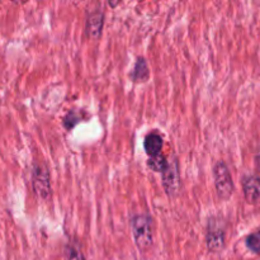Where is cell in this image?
<instances>
[{
  "label": "cell",
  "instance_id": "3",
  "mask_svg": "<svg viewBox=\"0 0 260 260\" xmlns=\"http://www.w3.org/2000/svg\"><path fill=\"white\" fill-rule=\"evenodd\" d=\"M213 180L218 197L221 200H229L235 190L230 169L225 161H217L213 167Z\"/></svg>",
  "mask_w": 260,
  "mask_h": 260
},
{
  "label": "cell",
  "instance_id": "13",
  "mask_svg": "<svg viewBox=\"0 0 260 260\" xmlns=\"http://www.w3.org/2000/svg\"><path fill=\"white\" fill-rule=\"evenodd\" d=\"M79 122H80V116H79L76 112L70 111L66 114L65 118H63V127H65L66 129H73Z\"/></svg>",
  "mask_w": 260,
  "mask_h": 260
},
{
  "label": "cell",
  "instance_id": "14",
  "mask_svg": "<svg viewBox=\"0 0 260 260\" xmlns=\"http://www.w3.org/2000/svg\"><path fill=\"white\" fill-rule=\"evenodd\" d=\"M255 167L256 169H258V172L260 173V152L255 155Z\"/></svg>",
  "mask_w": 260,
  "mask_h": 260
},
{
  "label": "cell",
  "instance_id": "12",
  "mask_svg": "<svg viewBox=\"0 0 260 260\" xmlns=\"http://www.w3.org/2000/svg\"><path fill=\"white\" fill-rule=\"evenodd\" d=\"M167 160L168 159L162 154L154 157H150V159L147 160V167L151 170H154V172L161 173L162 169L165 168V165H167Z\"/></svg>",
  "mask_w": 260,
  "mask_h": 260
},
{
  "label": "cell",
  "instance_id": "2",
  "mask_svg": "<svg viewBox=\"0 0 260 260\" xmlns=\"http://www.w3.org/2000/svg\"><path fill=\"white\" fill-rule=\"evenodd\" d=\"M161 183L168 197L175 198L179 196L182 183H180L179 162L177 156H172V159L167 160V165L161 172Z\"/></svg>",
  "mask_w": 260,
  "mask_h": 260
},
{
  "label": "cell",
  "instance_id": "1",
  "mask_svg": "<svg viewBox=\"0 0 260 260\" xmlns=\"http://www.w3.org/2000/svg\"><path fill=\"white\" fill-rule=\"evenodd\" d=\"M129 228L135 244L140 250H147L154 241V222L147 213H136L129 218Z\"/></svg>",
  "mask_w": 260,
  "mask_h": 260
},
{
  "label": "cell",
  "instance_id": "7",
  "mask_svg": "<svg viewBox=\"0 0 260 260\" xmlns=\"http://www.w3.org/2000/svg\"><path fill=\"white\" fill-rule=\"evenodd\" d=\"M243 192L246 202L254 203L260 200V177L255 174H250L244 177L243 179Z\"/></svg>",
  "mask_w": 260,
  "mask_h": 260
},
{
  "label": "cell",
  "instance_id": "9",
  "mask_svg": "<svg viewBox=\"0 0 260 260\" xmlns=\"http://www.w3.org/2000/svg\"><path fill=\"white\" fill-rule=\"evenodd\" d=\"M150 76V70L149 65H147V61L144 57H139L136 60L134 69H132L131 74H129V78L134 83H144L149 79Z\"/></svg>",
  "mask_w": 260,
  "mask_h": 260
},
{
  "label": "cell",
  "instance_id": "8",
  "mask_svg": "<svg viewBox=\"0 0 260 260\" xmlns=\"http://www.w3.org/2000/svg\"><path fill=\"white\" fill-rule=\"evenodd\" d=\"M162 146H164V141H162L161 135L157 132H150L146 135L144 140V149L150 157L161 155Z\"/></svg>",
  "mask_w": 260,
  "mask_h": 260
},
{
  "label": "cell",
  "instance_id": "10",
  "mask_svg": "<svg viewBox=\"0 0 260 260\" xmlns=\"http://www.w3.org/2000/svg\"><path fill=\"white\" fill-rule=\"evenodd\" d=\"M63 260H85L80 245L75 241H70L63 249Z\"/></svg>",
  "mask_w": 260,
  "mask_h": 260
},
{
  "label": "cell",
  "instance_id": "6",
  "mask_svg": "<svg viewBox=\"0 0 260 260\" xmlns=\"http://www.w3.org/2000/svg\"><path fill=\"white\" fill-rule=\"evenodd\" d=\"M104 27V13L102 9L90 12L86 17L85 32L90 40H99L102 37Z\"/></svg>",
  "mask_w": 260,
  "mask_h": 260
},
{
  "label": "cell",
  "instance_id": "5",
  "mask_svg": "<svg viewBox=\"0 0 260 260\" xmlns=\"http://www.w3.org/2000/svg\"><path fill=\"white\" fill-rule=\"evenodd\" d=\"M226 234L220 223L215 222V220H210L206 234V245L211 253H218L225 248Z\"/></svg>",
  "mask_w": 260,
  "mask_h": 260
},
{
  "label": "cell",
  "instance_id": "4",
  "mask_svg": "<svg viewBox=\"0 0 260 260\" xmlns=\"http://www.w3.org/2000/svg\"><path fill=\"white\" fill-rule=\"evenodd\" d=\"M32 187L37 197L47 200L51 194L50 172L43 164H35L32 170Z\"/></svg>",
  "mask_w": 260,
  "mask_h": 260
},
{
  "label": "cell",
  "instance_id": "11",
  "mask_svg": "<svg viewBox=\"0 0 260 260\" xmlns=\"http://www.w3.org/2000/svg\"><path fill=\"white\" fill-rule=\"evenodd\" d=\"M245 244L249 250L260 255V230L255 231V233H251L250 235L246 236Z\"/></svg>",
  "mask_w": 260,
  "mask_h": 260
}]
</instances>
